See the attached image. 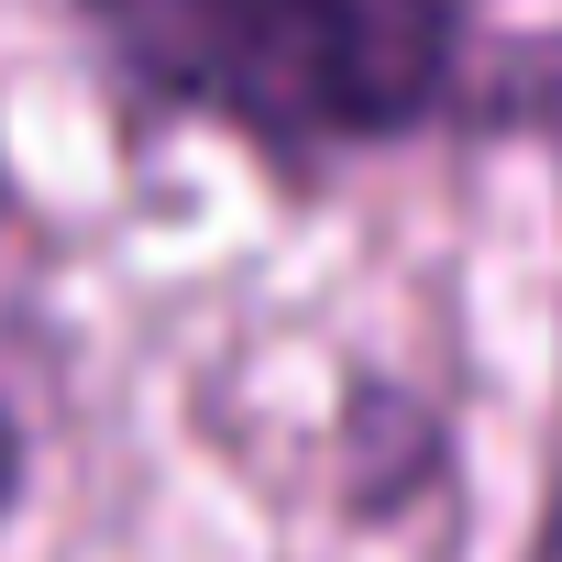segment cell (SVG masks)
Instances as JSON below:
<instances>
[{
    "label": "cell",
    "instance_id": "1",
    "mask_svg": "<svg viewBox=\"0 0 562 562\" xmlns=\"http://www.w3.org/2000/svg\"><path fill=\"white\" fill-rule=\"evenodd\" d=\"M111 67L276 166L430 133L474 78V0H78Z\"/></svg>",
    "mask_w": 562,
    "mask_h": 562
},
{
    "label": "cell",
    "instance_id": "2",
    "mask_svg": "<svg viewBox=\"0 0 562 562\" xmlns=\"http://www.w3.org/2000/svg\"><path fill=\"white\" fill-rule=\"evenodd\" d=\"M463 111H474L496 144H529V155L562 177V23L507 34V45H496V67L463 89Z\"/></svg>",
    "mask_w": 562,
    "mask_h": 562
},
{
    "label": "cell",
    "instance_id": "3",
    "mask_svg": "<svg viewBox=\"0 0 562 562\" xmlns=\"http://www.w3.org/2000/svg\"><path fill=\"white\" fill-rule=\"evenodd\" d=\"M12 496H23V419L0 408V518H12Z\"/></svg>",
    "mask_w": 562,
    "mask_h": 562
}]
</instances>
